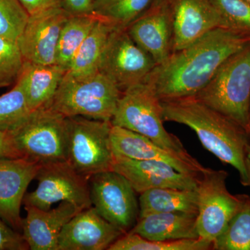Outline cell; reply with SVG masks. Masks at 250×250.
Here are the masks:
<instances>
[{
  "label": "cell",
  "instance_id": "6da1fadb",
  "mask_svg": "<svg viewBox=\"0 0 250 250\" xmlns=\"http://www.w3.org/2000/svg\"><path fill=\"white\" fill-rule=\"evenodd\" d=\"M250 43V34L217 28L156 65L144 83L161 101L195 96L230 56Z\"/></svg>",
  "mask_w": 250,
  "mask_h": 250
},
{
  "label": "cell",
  "instance_id": "7a4b0ae2",
  "mask_svg": "<svg viewBox=\"0 0 250 250\" xmlns=\"http://www.w3.org/2000/svg\"><path fill=\"white\" fill-rule=\"evenodd\" d=\"M163 119L188 126L202 146L223 163L234 167L240 182L249 187L246 147L250 136L228 117L199 101L194 96L161 101Z\"/></svg>",
  "mask_w": 250,
  "mask_h": 250
},
{
  "label": "cell",
  "instance_id": "3957f363",
  "mask_svg": "<svg viewBox=\"0 0 250 250\" xmlns=\"http://www.w3.org/2000/svg\"><path fill=\"white\" fill-rule=\"evenodd\" d=\"M194 97L241 126L250 136V43L227 59Z\"/></svg>",
  "mask_w": 250,
  "mask_h": 250
},
{
  "label": "cell",
  "instance_id": "277c9868",
  "mask_svg": "<svg viewBox=\"0 0 250 250\" xmlns=\"http://www.w3.org/2000/svg\"><path fill=\"white\" fill-rule=\"evenodd\" d=\"M111 124L146 136L158 146L186 160L196 161L180 140L164 126L160 99L146 83L122 93Z\"/></svg>",
  "mask_w": 250,
  "mask_h": 250
},
{
  "label": "cell",
  "instance_id": "5b68a950",
  "mask_svg": "<svg viewBox=\"0 0 250 250\" xmlns=\"http://www.w3.org/2000/svg\"><path fill=\"white\" fill-rule=\"evenodd\" d=\"M9 135L22 159L41 166L67 161V118L50 106L31 111Z\"/></svg>",
  "mask_w": 250,
  "mask_h": 250
},
{
  "label": "cell",
  "instance_id": "8992f818",
  "mask_svg": "<svg viewBox=\"0 0 250 250\" xmlns=\"http://www.w3.org/2000/svg\"><path fill=\"white\" fill-rule=\"evenodd\" d=\"M122 93L100 72L83 79L66 73L47 106L65 117L111 121Z\"/></svg>",
  "mask_w": 250,
  "mask_h": 250
},
{
  "label": "cell",
  "instance_id": "52a82bcc",
  "mask_svg": "<svg viewBox=\"0 0 250 250\" xmlns=\"http://www.w3.org/2000/svg\"><path fill=\"white\" fill-rule=\"evenodd\" d=\"M111 126V121L67 117V161L77 172L90 179L111 170L114 159L110 141Z\"/></svg>",
  "mask_w": 250,
  "mask_h": 250
},
{
  "label": "cell",
  "instance_id": "ba28073f",
  "mask_svg": "<svg viewBox=\"0 0 250 250\" xmlns=\"http://www.w3.org/2000/svg\"><path fill=\"white\" fill-rule=\"evenodd\" d=\"M156 63L125 29H114L108 36L98 72L111 81L122 93L144 83Z\"/></svg>",
  "mask_w": 250,
  "mask_h": 250
},
{
  "label": "cell",
  "instance_id": "9c48e42d",
  "mask_svg": "<svg viewBox=\"0 0 250 250\" xmlns=\"http://www.w3.org/2000/svg\"><path fill=\"white\" fill-rule=\"evenodd\" d=\"M35 179L38 187L25 194L24 206L45 210L62 202H70L82 210L92 207L90 179L77 172L67 161L41 166Z\"/></svg>",
  "mask_w": 250,
  "mask_h": 250
},
{
  "label": "cell",
  "instance_id": "30bf717a",
  "mask_svg": "<svg viewBox=\"0 0 250 250\" xmlns=\"http://www.w3.org/2000/svg\"><path fill=\"white\" fill-rule=\"evenodd\" d=\"M229 174L207 167L198 179L197 228L199 237L213 243L241 205V195H233L227 188Z\"/></svg>",
  "mask_w": 250,
  "mask_h": 250
},
{
  "label": "cell",
  "instance_id": "8fae6325",
  "mask_svg": "<svg viewBox=\"0 0 250 250\" xmlns=\"http://www.w3.org/2000/svg\"><path fill=\"white\" fill-rule=\"evenodd\" d=\"M90 200L100 215L124 233L131 231L139 218L136 191L124 176L114 170L90 178Z\"/></svg>",
  "mask_w": 250,
  "mask_h": 250
},
{
  "label": "cell",
  "instance_id": "7c38bea8",
  "mask_svg": "<svg viewBox=\"0 0 250 250\" xmlns=\"http://www.w3.org/2000/svg\"><path fill=\"white\" fill-rule=\"evenodd\" d=\"M70 16L63 7L30 15L17 41L24 62L41 65L56 64L59 36Z\"/></svg>",
  "mask_w": 250,
  "mask_h": 250
},
{
  "label": "cell",
  "instance_id": "4fadbf2b",
  "mask_svg": "<svg viewBox=\"0 0 250 250\" xmlns=\"http://www.w3.org/2000/svg\"><path fill=\"white\" fill-rule=\"evenodd\" d=\"M172 24V52L185 48L217 28H225L212 0H167ZM227 29V28H226Z\"/></svg>",
  "mask_w": 250,
  "mask_h": 250
},
{
  "label": "cell",
  "instance_id": "5bb4252c",
  "mask_svg": "<svg viewBox=\"0 0 250 250\" xmlns=\"http://www.w3.org/2000/svg\"><path fill=\"white\" fill-rule=\"evenodd\" d=\"M111 170L124 176L139 194L162 188L197 190L200 177L179 172L166 163L123 157H114Z\"/></svg>",
  "mask_w": 250,
  "mask_h": 250
},
{
  "label": "cell",
  "instance_id": "9a60e30c",
  "mask_svg": "<svg viewBox=\"0 0 250 250\" xmlns=\"http://www.w3.org/2000/svg\"><path fill=\"white\" fill-rule=\"evenodd\" d=\"M156 65L172 53V24L167 0H153L149 8L126 29Z\"/></svg>",
  "mask_w": 250,
  "mask_h": 250
},
{
  "label": "cell",
  "instance_id": "2e32d148",
  "mask_svg": "<svg viewBox=\"0 0 250 250\" xmlns=\"http://www.w3.org/2000/svg\"><path fill=\"white\" fill-rule=\"evenodd\" d=\"M124 234L92 206L81 210L64 226L59 238L58 250H108Z\"/></svg>",
  "mask_w": 250,
  "mask_h": 250
},
{
  "label": "cell",
  "instance_id": "e0dca14e",
  "mask_svg": "<svg viewBox=\"0 0 250 250\" xmlns=\"http://www.w3.org/2000/svg\"><path fill=\"white\" fill-rule=\"evenodd\" d=\"M110 141L113 157L138 161H155L169 164L183 173L199 177L207 167L198 161L186 160L135 131L112 125Z\"/></svg>",
  "mask_w": 250,
  "mask_h": 250
},
{
  "label": "cell",
  "instance_id": "ac0fdd59",
  "mask_svg": "<svg viewBox=\"0 0 250 250\" xmlns=\"http://www.w3.org/2000/svg\"><path fill=\"white\" fill-rule=\"evenodd\" d=\"M41 165L22 159H0V219L22 231L21 205Z\"/></svg>",
  "mask_w": 250,
  "mask_h": 250
},
{
  "label": "cell",
  "instance_id": "d6986e66",
  "mask_svg": "<svg viewBox=\"0 0 250 250\" xmlns=\"http://www.w3.org/2000/svg\"><path fill=\"white\" fill-rule=\"evenodd\" d=\"M27 216L22 218V236L31 250H58L62 228L82 208L68 202L47 210L24 206Z\"/></svg>",
  "mask_w": 250,
  "mask_h": 250
},
{
  "label": "cell",
  "instance_id": "ffe728a7",
  "mask_svg": "<svg viewBox=\"0 0 250 250\" xmlns=\"http://www.w3.org/2000/svg\"><path fill=\"white\" fill-rule=\"evenodd\" d=\"M195 213L184 212L154 213L139 218L130 233L149 241L198 238ZM129 233V232H128Z\"/></svg>",
  "mask_w": 250,
  "mask_h": 250
},
{
  "label": "cell",
  "instance_id": "44dd1931",
  "mask_svg": "<svg viewBox=\"0 0 250 250\" xmlns=\"http://www.w3.org/2000/svg\"><path fill=\"white\" fill-rule=\"evenodd\" d=\"M66 72L57 64L41 65L24 62L18 78L22 81L31 111L48 106Z\"/></svg>",
  "mask_w": 250,
  "mask_h": 250
},
{
  "label": "cell",
  "instance_id": "7402d4cb",
  "mask_svg": "<svg viewBox=\"0 0 250 250\" xmlns=\"http://www.w3.org/2000/svg\"><path fill=\"white\" fill-rule=\"evenodd\" d=\"M197 190L162 188L140 194L139 218L159 213L184 212L197 214Z\"/></svg>",
  "mask_w": 250,
  "mask_h": 250
},
{
  "label": "cell",
  "instance_id": "603a6c76",
  "mask_svg": "<svg viewBox=\"0 0 250 250\" xmlns=\"http://www.w3.org/2000/svg\"><path fill=\"white\" fill-rule=\"evenodd\" d=\"M114 29L108 22L98 19L77 51L67 75L73 78L83 79L98 72L102 54L108 36Z\"/></svg>",
  "mask_w": 250,
  "mask_h": 250
},
{
  "label": "cell",
  "instance_id": "cb8c5ba5",
  "mask_svg": "<svg viewBox=\"0 0 250 250\" xmlns=\"http://www.w3.org/2000/svg\"><path fill=\"white\" fill-rule=\"evenodd\" d=\"M98 20L93 14L71 16L69 18L59 36L56 64L68 70L77 51Z\"/></svg>",
  "mask_w": 250,
  "mask_h": 250
},
{
  "label": "cell",
  "instance_id": "d4e9b609",
  "mask_svg": "<svg viewBox=\"0 0 250 250\" xmlns=\"http://www.w3.org/2000/svg\"><path fill=\"white\" fill-rule=\"evenodd\" d=\"M153 0H94L93 14L116 29H127Z\"/></svg>",
  "mask_w": 250,
  "mask_h": 250
},
{
  "label": "cell",
  "instance_id": "484cf974",
  "mask_svg": "<svg viewBox=\"0 0 250 250\" xmlns=\"http://www.w3.org/2000/svg\"><path fill=\"white\" fill-rule=\"evenodd\" d=\"M236 213L213 241L212 250H250V197L242 194Z\"/></svg>",
  "mask_w": 250,
  "mask_h": 250
},
{
  "label": "cell",
  "instance_id": "4316f807",
  "mask_svg": "<svg viewBox=\"0 0 250 250\" xmlns=\"http://www.w3.org/2000/svg\"><path fill=\"white\" fill-rule=\"evenodd\" d=\"M213 243L202 238L149 241L136 233H127L116 240L107 250H208Z\"/></svg>",
  "mask_w": 250,
  "mask_h": 250
},
{
  "label": "cell",
  "instance_id": "83f0119b",
  "mask_svg": "<svg viewBox=\"0 0 250 250\" xmlns=\"http://www.w3.org/2000/svg\"><path fill=\"white\" fill-rule=\"evenodd\" d=\"M22 81L18 79L14 88L0 96V131L11 134L31 113Z\"/></svg>",
  "mask_w": 250,
  "mask_h": 250
},
{
  "label": "cell",
  "instance_id": "f1b7e54d",
  "mask_svg": "<svg viewBox=\"0 0 250 250\" xmlns=\"http://www.w3.org/2000/svg\"><path fill=\"white\" fill-rule=\"evenodd\" d=\"M29 18L21 0H0V37L17 42Z\"/></svg>",
  "mask_w": 250,
  "mask_h": 250
},
{
  "label": "cell",
  "instance_id": "f546056e",
  "mask_svg": "<svg viewBox=\"0 0 250 250\" xmlns=\"http://www.w3.org/2000/svg\"><path fill=\"white\" fill-rule=\"evenodd\" d=\"M24 62L17 42L0 37V88L16 83Z\"/></svg>",
  "mask_w": 250,
  "mask_h": 250
},
{
  "label": "cell",
  "instance_id": "4dcf8cb0",
  "mask_svg": "<svg viewBox=\"0 0 250 250\" xmlns=\"http://www.w3.org/2000/svg\"><path fill=\"white\" fill-rule=\"evenodd\" d=\"M227 29L250 35V2L246 0H212Z\"/></svg>",
  "mask_w": 250,
  "mask_h": 250
},
{
  "label": "cell",
  "instance_id": "1f68e13d",
  "mask_svg": "<svg viewBox=\"0 0 250 250\" xmlns=\"http://www.w3.org/2000/svg\"><path fill=\"white\" fill-rule=\"evenodd\" d=\"M29 250L22 233L0 219V250Z\"/></svg>",
  "mask_w": 250,
  "mask_h": 250
},
{
  "label": "cell",
  "instance_id": "d6a6232c",
  "mask_svg": "<svg viewBox=\"0 0 250 250\" xmlns=\"http://www.w3.org/2000/svg\"><path fill=\"white\" fill-rule=\"evenodd\" d=\"M21 1L30 16L46 10L62 7L64 0H21Z\"/></svg>",
  "mask_w": 250,
  "mask_h": 250
},
{
  "label": "cell",
  "instance_id": "836d02e7",
  "mask_svg": "<svg viewBox=\"0 0 250 250\" xmlns=\"http://www.w3.org/2000/svg\"><path fill=\"white\" fill-rule=\"evenodd\" d=\"M94 0H64L63 9L71 16L93 14Z\"/></svg>",
  "mask_w": 250,
  "mask_h": 250
},
{
  "label": "cell",
  "instance_id": "e575fe53",
  "mask_svg": "<svg viewBox=\"0 0 250 250\" xmlns=\"http://www.w3.org/2000/svg\"><path fill=\"white\" fill-rule=\"evenodd\" d=\"M21 158L9 134L0 131V159Z\"/></svg>",
  "mask_w": 250,
  "mask_h": 250
},
{
  "label": "cell",
  "instance_id": "d590c367",
  "mask_svg": "<svg viewBox=\"0 0 250 250\" xmlns=\"http://www.w3.org/2000/svg\"><path fill=\"white\" fill-rule=\"evenodd\" d=\"M247 170H248V177H249V187H250V158L246 157Z\"/></svg>",
  "mask_w": 250,
  "mask_h": 250
},
{
  "label": "cell",
  "instance_id": "8d00e7d4",
  "mask_svg": "<svg viewBox=\"0 0 250 250\" xmlns=\"http://www.w3.org/2000/svg\"><path fill=\"white\" fill-rule=\"evenodd\" d=\"M246 155L248 157L250 158V143L246 147Z\"/></svg>",
  "mask_w": 250,
  "mask_h": 250
},
{
  "label": "cell",
  "instance_id": "74e56055",
  "mask_svg": "<svg viewBox=\"0 0 250 250\" xmlns=\"http://www.w3.org/2000/svg\"></svg>",
  "mask_w": 250,
  "mask_h": 250
},
{
  "label": "cell",
  "instance_id": "f35d334b",
  "mask_svg": "<svg viewBox=\"0 0 250 250\" xmlns=\"http://www.w3.org/2000/svg\"><path fill=\"white\" fill-rule=\"evenodd\" d=\"M246 1H249V2H250V0H246Z\"/></svg>",
  "mask_w": 250,
  "mask_h": 250
}]
</instances>
